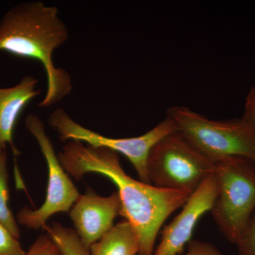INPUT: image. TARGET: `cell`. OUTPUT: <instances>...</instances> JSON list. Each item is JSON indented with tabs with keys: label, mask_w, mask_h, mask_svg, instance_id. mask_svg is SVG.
<instances>
[{
	"label": "cell",
	"mask_w": 255,
	"mask_h": 255,
	"mask_svg": "<svg viewBox=\"0 0 255 255\" xmlns=\"http://www.w3.org/2000/svg\"><path fill=\"white\" fill-rule=\"evenodd\" d=\"M48 124L58 132L62 141L81 142L92 147H104L122 154L132 164L140 181L150 184L147 162L151 150L166 135L177 131L173 121L167 117L140 136L112 138L82 127L70 118L62 108L57 109L50 114Z\"/></svg>",
	"instance_id": "8992f818"
},
{
	"label": "cell",
	"mask_w": 255,
	"mask_h": 255,
	"mask_svg": "<svg viewBox=\"0 0 255 255\" xmlns=\"http://www.w3.org/2000/svg\"><path fill=\"white\" fill-rule=\"evenodd\" d=\"M69 31L58 8L41 1H26L8 10L0 21V51L36 60L44 68L47 91L38 106L49 107L71 93L68 71L57 68L53 53L68 41Z\"/></svg>",
	"instance_id": "7a4b0ae2"
},
{
	"label": "cell",
	"mask_w": 255,
	"mask_h": 255,
	"mask_svg": "<svg viewBox=\"0 0 255 255\" xmlns=\"http://www.w3.org/2000/svg\"><path fill=\"white\" fill-rule=\"evenodd\" d=\"M150 184L192 194L214 172V162L196 150L179 132L161 139L147 162Z\"/></svg>",
	"instance_id": "5b68a950"
},
{
	"label": "cell",
	"mask_w": 255,
	"mask_h": 255,
	"mask_svg": "<svg viewBox=\"0 0 255 255\" xmlns=\"http://www.w3.org/2000/svg\"><path fill=\"white\" fill-rule=\"evenodd\" d=\"M24 255H62L58 247L48 235H42L31 245Z\"/></svg>",
	"instance_id": "2e32d148"
},
{
	"label": "cell",
	"mask_w": 255,
	"mask_h": 255,
	"mask_svg": "<svg viewBox=\"0 0 255 255\" xmlns=\"http://www.w3.org/2000/svg\"><path fill=\"white\" fill-rule=\"evenodd\" d=\"M47 234L55 243L62 255H90V252L79 237L75 230L53 223L45 228Z\"/></svg>",
	"instance_id": "4fadbf2b"
},
{
	"label": "cell",
	"mask_w": 255,
	"mask_h": 255,
	"mask_svg": "<svg viewBox=\"0 0 255 255\" xmlns=\"http://www.w3.org/2000/svg\"><path fill=\"white\" fill-rule=\"evenodd\" d=\"M167 117L173 121L177 132L213 162L241 157L255 166V129L241 119L211 120L182 106L171 107Z\"/></svg>",
	"instance_id": "3957f363"
},
{
	"label": "cell",
	"mask_w": 255,
	"mask_h": 255,
	"mask_svg": "<svg viewBox=\"0 0 255 255\" xmlns=\"http://www.w3.org/2000/svg\"><path fill=\"white\" fill-rule=\"evenodd\" d=\"M241 119L255 129V86L247 96L244 113Z\"/></svg>",
	"instance_id": "ac0fdd59"
},
{
	"label": "cell",
	"mask_w": 255,
	"mask_h": 255,
	"mask_svg": "<svg viewBox=\"0 0 255 255\" xmlns=\"http://www.w3.org/2000/svg\"><path fill=\"white\" fill-rule=\"evenodd\" d=\"M139 238L127 221H121L89 249L90 255H136Z\"/></svg>",
	"instance_id": "8fae6325"
},
{
	"label": "cell",
	"mask_w": 255,
	"mask_h": 255,
	"mask_svg": "<svg viewBox=\"0 0 255 255\" xmlns=\"http://www.w3.org/2000/svg\"><path fill=\"white\" fill-rule=\"evenodd\" d=\"M58 157L63 169L76 181L87 173H96L115 184L120 198L119 216L125 218L138 236V255H153L156 239L164 223L191 196L135 180L122 168L119 153L104 147L70 141Z\"/></svg>",
	"instance_id": "6da1fadb"
},
{
	"label": "cell",
	"mask_w": 255,
	"mask_h": 255,
	"mask_svg": "<svg viewBox=\"0 0 255 255\" xmlns=\"http://www.w3.org/2000/svg\"><path fill=\"white\" fill-rule=\"evenodd\" d=\"M118 191L101 196L92 189L80 195L70 209V216L82 244L90 249L114 227V220L120 215Z\"/></svg>",
	"instance_id": "9c48e42d"
},
{
	"label": "cell",
	"mask_w": 255,
	"mask_h": 255,
	"mask_svg": "<svg viewBox=\"0 0 255 255\" xmlns=\"http://www.w3.org/2000/svg\"><path fill=\"white\" fill-rule=\"evenodd\" d=\"M18 239L0 223V255H24Z\"/></svg>",
	"instance_id": "9a60e30c"
},
{
	"label": "cell",
	"mask_w": 255,
	"mask_h": 255,
	"mask_svg": "<svg viewBox=\"0 0 255 255\" xmlns=\"http://www.w3.org/2000/svg\"><path fill=\"white\" fill-rule=\"evenodd\" d=\"M218 194V182L214 172L189 196L182 210L164 228L159 246L153 255H180L191 241L198 221L211 211Z\"/></svg>",
	"instance_id": "ba28073f"
},
{
	"label": "cell",
	"mask_w": 255,
	"mask_h": 255,
	"mask_svg": "<svg viewBox=\"0 0 255 255\" xmlns=\"http://www.w3.org/2000/svg\"><path fill=\"white\" fill-rule=\"evenodd\" d=\"M187 248L186 255H223L216 247L207 242L191 240L188 243Z\"/></svg>",
	"instance_id": "e0dca14e"
},
{
	"label": "cell",
	"mask_w": 255,
	"mask_h": 255,
	"mask_svg": "<svg viewBox=\"0 0 255 255\" xmlns=\"http://www.w3.org/2000/svg\"><path fill=\"white\" fill-rule=\"evenodd\" d=\"M236 245L240 255H255V210Z\"/></svg>",
	"instance_id": "5bb4252c"
},
{
	"label": "cell",
	"mask_w": 255,
	"mask_h": 255,
	"mask_svg": "<svg viewBox=\"0 0 255 255\" xmlns=\"http://www.w3.org/2000/svg\"><path fill=\"white\" fill-rule=\"evenodd\" d=\"M7 159L6 149H0V223L15 238L19 239L21 234L18 223L9 205V173Z\"/></svg>",
	"instance_id": "7c38bea8"
},
{
	"label": "cell",
	"mask_w": 255,
	"mask_h": 255,
	"mask_svg": "<svg viewBox=\"0 0 255 255\" xmlns=\"http://www.w3.org/2000/svg\"><path fill=\"white\" fill-rule=\"evenodd\" d=\"M214 162L218 194L211 212L225 237L236 244L255 210V166L241 157Z\"/></svg>",
	"instance_id": "277c9868"
},
{
	"label": "cell",
	"mask_w": 255,
	"mask_h": 255,
	"mask_svg": "<svg viewBox=\"0 0 255 255\" xmlns=\"http://www.w3.org/2000/svg\"><path fill=\"white\" fill-rule=\"evenodd\" d=\"M25 126L35 137L48 166V180L46 200L38 209L22 208L16 214L18 224L32 230L45 229L54 214L68 212L80 194L60 164L53 142L46 134L44 124L38 116L28 114Z\"/></svg>",
	"instance_id": "52a82bcc"
},
{
	"label": "cell",
	"mask_w": 255,
	"mask_h": 255,
	"mask_svg": "<svg viewBox=\"0 0 255 255\" xmlns=\"http://www.w3.org/2000/svg\"><path fill=\"white\" fill-rule=\"evenodd\" d=\"M38 82L32 75H26L14 86L0 87V149L9 145L15 157L20 152L13 141L14 128L25 107L40 95L36 90Z\"/></svg>",
	"instance_id": "30bf717a"
}]
</instances>
